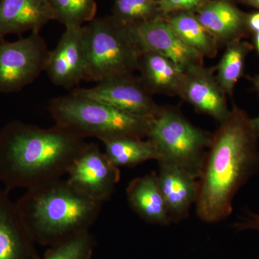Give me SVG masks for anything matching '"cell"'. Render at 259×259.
I'll list each match as a JSON object with an SVG mask.
<instances>
[{
	"label": "cell",
	"mask_w": 259,
	"mask_h": 259,
	"mask_svg": "<svg viewBox=\"0 0 259 259\" xmlns=\"http://www.w3.org/2000/svg\"><path fill=\"white\" fill-rule=\"evenodd\" d=\"M54 18L65 27L77 26L90 23L96 18L95 0H48Z\"/></svg>",
	"instance_id": "23"
},
{
	"label": "cell",
	"mask_w": 259,
	"mask_h": 259,
	"mask_svg": "<svg viewBox=\"0 0 259 259\" xmlns=\"http://www.w3.org/2000/svg\"><path fill=\"white\" fill-rule=\"evenodd\" d=\"M195 15L219 47L250 35L247 13L232 0H207Z\"/></svg>",
	"instance_id": "14"
},
{
	"label": "cell",
	"mask_w": 259,
	"mask_h": 259,
	"mask_svg": "<svg viewBox=\"0 0 259 259\" xmlns=\"http://www.w3.org/2000/svg\"><path fill=\"white\" fill-rule=\"evenodd\" d=\"M253 37V49L256 51L259 55V28L251 32Z\"/></svg>",
	"instance_id": "28"
},
{
	"label": "cell",
	"mask_w": 259,
	"mask_h": 259,
	"mask_svg": "<svg viewBox=\"0 0 259 259\" xmlns=\"http://www.w3.org/2000/svg\"><path fill=\"white\" fill-rule=\"evenodd\" d=\"M137 70L150 93L177 96L183 71L169 59L154 51H141Z\"/></svg>",
	"instance_id": "18"
},
{
	"label": "cell",
	"mask_w": 259,
	"mask_h": 259,
	"mask_svg": "<svg viewBox=\"0 0 259 259\" xmlns=\"http://www.w3.org/2000/svg\"><path fill=\"white\" fill-rule=\"evenodd\" d=\"M112 18L126 26L163 17L158 0H114Z\"/></svg>",
	"instance_id": "22"
},
{
	"label": "cell",
	"mask_w": 259,
	"mask_h": 259,
	"mask_svg": "<svg viewBox=\"0 0 259 259\" xmlns=\"http://www.w3.org/2000/svg\"><path fill=\"white\" fill-rule=\"evenodd\" d=\"M84 25L66 27L54 50L49 52L45 71L57 87L71 89L85 81L87 73Z\"/></svg>",
	"instance_id": "10"
},
{
	"label": "cell",
	"mask_w": 259,
	"mask_h": 259,
	"mask_svg": "<svg viewBox=\"0 0 259 259\" xmlns=\"http://www.w3.org/2000/svg\"><path fill=\"white\" fill-rule=\"evenodd\" d=\"M49 110L56 125L83 139L97 138L102 142L121 137L147 139L153 118L134 115L73 93L53 98Z\"/></svg>",
	"instance_id": "4"
},
{
	"label": "cell",
	"mask_w": 259,
	"mask_h": 259,
	"mask_svg": "<svg viewBox=\"0 0 259 259\" xmlns=\"http://www.w3.org/2000/svg\"><path fill=\"white\" fill-rule=\"evenodd\" d=\"M233 226L239 231L245 230H254L259 231V214L252 212L248 213L246 217L242 218L240 221L235 223Z\"/></svg>",
	"instance_id": "26"
},
{
	"label": "cell",
	"mask_w": 259,
	"mask_h": 259,
	"mask_svg": "<svg viewBox=\"0 0 259 259\" xmlns=\"http://www.w3.org/2000/svg\"><path fill=\"white\" fill-rule=\"evenodd\" d=\"M105 154L117 167H134L149 160H157L156 149L147 139L117 138L103 141Z\"/></svg>",
	"instance_id": "20"
},
{
	"label": "cell",
	"mask_w": 259,
	"mask_h": 259,
	"mask_svg": "<svg viewBox=\"0 0 259 259\" xmlns=\"http://www.w3.org/2000/svg\"><path fill=\"white\" fill-rule=\"evenodd\" d=\"M88 143L69 130L20 120L0 131V182L8 192L61 180Z\"/></svg>",
	"instance_id": "2"
},
{
	"label": "cell",
	"mask_w": 259,
	"mask_h": 259,
	"mask_svg": "<svg viewBox=\"0 0 259 259\" xmlns=\"http://www.w3.org/2000/svg\"><path fill=\"white\" fill-rule=\"evenodd\" d=\"M127 27L141 51L165 56L182 71L203 65L204 57L181 40L165 17Z\"/></svg>",
	"instance_id": "11"
},
{
	"label": "cell",
	"mask_w": 259,
	"mask_h": 259,
	"mask_svg": "<svg viewBox=\"0 0 259 259\" xmlns=\"http://www.w3.org/2000/svg\"><path fill=\"white\" fill-rule=\"evenodd\" d=\"M232 1H233V2H235V1H237V0H232Z\"/></svg>",
	"instance_id": "31"
},
{
	"label": "cell",
	"mask_w": 259,
	"mask_h": 259,
	"mask_svg": "<svg viewBox=\"0 0 259 259\" xmlns=\"http://www.w3.org/2000/svg\"><path fill=\"white\" fill-rule=\"evenodd\" d=\"M55 20L48 0H0V40L9 35L40 32Z\"/></svg>",
	"instance_id": "16"
},
{
	"label": "cell",
	"mask_w": 259,
	"mask_h": 259,
	"mask_svg": "<svg viewBox=\"0 0 259 259\" xmlns=\"http://www.w3.org/2000/svg\"><path fill=\"white\" fill-rule=\"evenodd\" d=\"M206 1L207 0H158L163 17L177 12L196 13Z\"/></svg>",
	"instance_id": "25"
},
{
	"label": "cell",
	"mask_w": 259,
	"mask_h": 259,
	"mask_svg": "<svg viewBox=\"0 0 259 259\" xmlns=\"http://www.w3.org/2000/svg\"><path fill=\"white\" fill-rule=\"evenodd\" d=\"M203 65L183 71L177 96L188 102L197 112L210 116L221 123L229 115L226 94L218 83L214 73Z\"/></svg>",
	"instance_id": "12"
},
{
	"label": "cell",
	"mask_w": 259,
	"mask_h": 259,
	"mask_svg": "<svg viewBox=\"0 0 259 259\" xmlns=\"http://www.w3.org/2000/svg\"><path fill=\"white\" fill-rule=\"evenodd\" d=\"M67 175L70 185L102 204L112 197L121 177L118 167L112 164L95 143L87 144Z\"/></svg>",
	"instance_id": "8"
},
{
	"label": "cell",
	"mask_w": 259,
	"mask_h": 259,
	"mask_svg": "<svg viewBox=\"0 0 259 259\" xmlns=\"http://www.w3.org/2000/svg\"><path fill=\"white\" fill-rule=\"evenodd\" d=\"M9 192L0 188V259H38L33 239Z\"/></svg>",
	"instance_id": "15"
},
{
	"label": "cell",
	"mask_w": 259,
	"mask_h": 259,
	"mask_svg": "<svg viewBox=\"0 0 259 259\" xmlns=\"http://www.w3.org/2000/svg\"><path fill=\"white\" fill-rule=\"evenodd\" d=\"M165 18L187 47L204 58L212 59L217 56L219 49L217 41L199 21L195 13L177 12Z\"/></svg>",
	"instance_id": "19"
},
{
	"label": "cell",
	"mask_w": 259,
	"mask_h": 259,
	"mask_svg": "<svg viewBox=\"0 0 259 259\" xmlns=\"http://www.w3.org/2000/svg\"><path fill=\"white\" fill-rule=\"evenodd\" d=\"M93 239L89 232L52 246L44 259H91Z\"/></svg>",
	"instance_id": "24"
},
{
	"label": "cell",
	"mask_w": 259,
	"mask_h": 259,
	"mask_svg": "<svg viewBox=\"0 0 259 259\" xmlns=\"http://www.w3.org/2000/svg\"><path fill=\"white\" fill-rule=\"evenodd\" d=\"M71 93L95 99L123 111L146 117H154L161 107L153 100L139 77L133 74L120 75L97 82L90 88H76Z\"/></svg>",
	"instance_id": "9"
},
{
	"label": "cell",
	"mask_w": 259,
	"mask_h": 259,
	"mask_svg": "<svg viewBox=\"0 0 259 259\" xmlns=\"http://www.w3.org/2000/svg\"><path fill=\"white\" fill-rule=\"evenodd\" d=\"M84 28L88 59L85 81L100 82L137 70L141 50L128 27L110 16L95 18Z\"/></svg>",
	"instance_id": "6"
},
{
	"label": "cell",
	"mask_w": 259,
	"mask_h": 259,
	"mask_svg": "<svg viewBox=\"0 0 259 259\" xmlns=\"http://www.w3.org/2000/svg\"><path fill=\"white\" fill-rule=\"evenodd\" d=\"M16 204L34 242L52 246L88 233L102 205L62 179L27 190Z\"/></svg>",
	"instance_id": "3"
},
{
	"label": "cell",
	"mask_w": 259,
	"mask_h": 259,
	"mask_svg": "<svg viewBox=\"0 0 259 259\" xmlns=\"http://www.w3.org/2000/svg\"><path fill=\"white\" fill-rule=\"evenodd\" d=\"M237 2L259 10V0H237Z\"/></svg>",
	"instance_id": "27"
},
{
	"label": "cell",
	"mask_w": 259,
	"mask_h": 259,
	"mask_svg": "<svg viewBox=\"0 0 259 259\" xmlns=\"http://www.w3.org/2000/svg\"><path fill=\"white\" fill-rule=\"evenodd\" d=\"M258 139L251 118L233 105L213 134L198 179L195 207L199 219L216 223L231 215L237 192L258 171Z\"/></svg>",
	"instance_id": "1"
},
{
	"label": "cell",
	"mask_w": 259,
	"mask_h": 259,
	"mask_svg": "<svg viewBox=\"0 0 259 259\" xmlns=\"http://www.w3.org/2000/svg\"><path fill=\"white\" fill-rule=\"evenodd\" d=\"M212 136L177 109L161 106L153 118L147 139L156 149L158 163L178 167L198 180Z\"/></svg>",
	"instance_id": "5"
},
{
	"label": "cell",
	"mask_w": 259,
	"mask_h": 259,
	"mask_svg": "<svg viewBox=\"0 0 259 259\" xmlns=\"http://www.w3.org/2000/svg\"><path fill=\"white\" fill-rule=\"evenodd\" d=\"M159 163L156 174L158 187L171 223L187 219L195 205L199 192L198 180L178 167Z\"/></svg>",
	"instance_id": "13"
},
{
	"label": "cell",
	"mask_w": 259,
	"mask_h": 259,
	"mask_svg": "<svg viewBox=\"0 0 259 259\" xmlns=\"http://www.w3.org/2000/svg\"><path fill=\"white\" fill-rule=\"evenodd\" d=\"M251 122L255 134L257 135L259 139V116L258 117H255V118H251Z\"/></svg>",
	"instance_id": "29"
},
{
	"label": "cell",
	"mask_w": 259,
	"mask_h": 259,
	"mask_svg": "<svg viewBox=\"0 0 259 259\" xmlns=\"http://www.w3.org/2000/svg\"><path fill=\"white\" fill-rule=\"evenodd\" d=\"M49 48L40 32L14 42L0 40V93L21 91L45 71Z\"/></svg>",
	"instance_id": "7"
},
{
	"label": "cell",
	"mask_w": 259,
	"mask_h": 259,
	"mask_svg": "<svg viewBox=\"0 0 259 259\" xmlns=\"http://www.w3.org/2000/svg\"><path fill=\"white\" fill-rule=\"evenodd\" d=\"M250 80L253 82L255 90L258 93L259 96V75H256V76H253V77H250Z\"/></svg>",
	"instance_id": "30"
},
{
	"label": "cell",
	"mask_w": 259,
	"mask_h": 259,
	"mask_svg": "<svg viewBox=\"0 0 259 259\" xmlns=\"http://www.w3.org/2000/svg\"><path fill=\"white\" fill-rule=\"evenodd\" d=\"M126 194L131 208L146 222L161 226L171 224L156 173L131 180L126 190Z\"/></svg>",
	"instance_id": "17"
},
{
	"label": "cell",
	"mask_w": 259,
	"mask_h": 259,
	"mask_svg": "<svg viewBox=\"0 0 259 259\" xmlns=\"http://www.w3.org/2000/svg\"><path fill=\"white\" fill-rule=\"evenodd\" d=\"M224 54L218 64L215 77L224 93L233 96L235 86L244 74L245 60L253 51V44L241 39L226 46Z\"/></svg>",
	"instance_id": "21"
}]
</instances>
